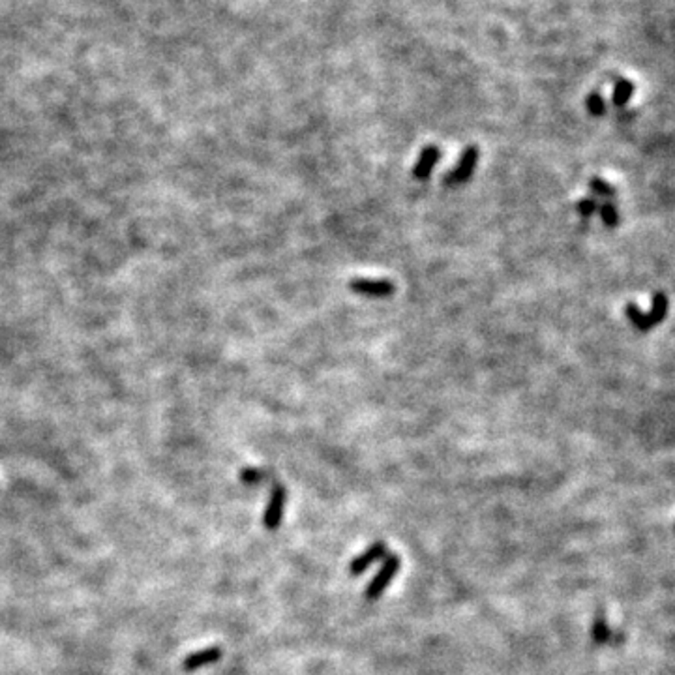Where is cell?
<instances>
[{
	"instance_id": "6da1fadb",
	"label": "cell",
	"mask_w": 675,
	"mask_h": 675,
	"mask_svg": "<svg viewBox=\"0 0 675 675\" xmlns=\"http://www.w3.org/2000/svg\"><path fill=\"white\" fill-rule=\"evenodd\" d=\"M666 312H668V299H666L664 293H656L653 296V308H651L649 314H643L636 304H627L625 306V314L629 317V321L642 332L651 330L655 325H658L666 317Z\"/></svg>"
},
{
	"instance_id": "7a4b0ae2",
	"label": "cell",
	"mask_w": 675,
	"mask_h": 675,
	"mask_svg": "<svg viewBox=\"0 0 675 675\" xmlns=\"http://www.w3.org/2000/svg\"><path fill=\"white\" fill-rule=\"evenodd\" d=\"M400 567H401V561L398 555L396 554L387 555V559L383 561L381 568H379V570L375 572L374 578L370 580L368 587H366V591H364V596H366L368 601H377V598L387 591L388 585L392 583V580H394L396 574H398Z\"/></svg>"
},
{
	"instance_id": "3957f363",
	"label": "cell",
	"mask_w": 675,
	"mask_h": 675,
	"mask_svg": "<svg viewBox=\"0 0 675 675\" xmlns=\"http://www.w3.org/2000/svg\"><path fill=\"white\" fill-rule=\"evenodd\" d=\"M288 505V490L283 488L281 484H276L274 488L270 490V497H268L267 508L263 514V523L265 529L268 531H276L281 525L283 520V510Z\"/></svg>"
},
{
	"instance_id": "277c9868",
	"label": "cell",
	"mask_w": 675,
	"mask_h": 675,
	"mask_svg": "<svg viewBox=\"0 0 675 675\" xmlns=\"http://www.w3.org/2000/svg\"><path fill=\"white\" fill-rule=\"evenodd\" d=\"M478 156H481V152H478V148L473 147V145L465 148V150L461 152L458 165H456L450 173L445 174V184H447V186H458V184H463L465 181H469L471 174L475 173L476 163H478Z\"/></svg>"
},
{
	"instance_id": "5b68a950",
	"label": "cell",
	"mask_w": 675,
	"mask_h": 675,
	"mask_svg": "<svg viewBox=\"0 0 675 675\" xmlns=\"http://www.w3.org/2000/svg\"><path fill=\"white\" fill-rule=\"evenodd\" d=\"M351 291L356 294H364V296H390L394 293L396 288L392 281L388 280H374V278H356L351 281Z\"/></svg>"
},
{
	"instance_id": "8992f818",
	"label": "cell",
	"mask_w": 675,
	"mask_h": 675,
	"mask_svg": "<svg viewBox=\"0 0 675 675\" xmlns=\"http://www.w3.org/2000/svg\"><path fill=\"white\" fill-rule=\"evenodd\" d=\"M385 555H388L387 554V544H385V542H381V541L374 542V544H372L368 550H364L361 555H356V557H354L353 561H351V567H349V570H351V574L353 576L364 574V572H366V570H368L372 565H375L377 561H381Z\"/></svg>"
},
{
	"instance_id": "52a82bcc",
	"label": "cell",
	"mask_w": 675,
	"mask_h": 675,
	"mask_svg": "<svg viewBox=\"0 0 675 675\" xmlns=\"http://www.w3.org/2000/svg\"><path fill=\"white\" fill-rule=\"evenodd\" d=\"M221 651L220 647L216 645H210V647L201 649V651H195L192 655H188L182 662V669L184 672H195V669L203 668V666H208V664H214L221 658Z\"/></svg>"
},
{
	"instance_id": "ba28073f",
	"label": "cell",
	"mask_w": 675,
	"mask_h": 675,
	"mask_svg": "<svg viewBox=\"0 0 675 675\" xmlns=\"http://www.w3.org/2000/svg\"><path fill=\"white\" fill-rule=\"evenodd\" d=\"M439 158H441V148L435 147V145H428V147L422 150L421 156H419V160H416V163H414L413 168L414 179L426 181L430 174H432V171H434L435 163L439 161Z\"/></svg>"
},
{
	"instance_id": "9c48e42d",
	"label": "cell",
	"mask_w": 675,
	"mask_h": 675,
	"mask_svg": "<svg viewBox=\"0 0 675 675\" xmlns=\"http://www.w3.org/2000/svg\"><path fill=\"white\" fill-rule=\"evenodd\" d=\"M632 94H634V83H632V81L629 79L617 81L614 87V94H612V101H614L615 105L623 108V105L629 103V100L632 98Z\"/></svg>"
},
{
	"instance_id": "30bf717a",
	"label": "cell",
	"mask_w": 675,
	"mask_h": 675,
	"mask_svg": "<svg viewBox=\"0 0 675 675\" xmlns=\"http://www.w3.org/2000/svg\"><path fill=\"white\" fill-rule=\"evenodd\" d=\"M608 638H609V629L608 625H606V621H604V617H596L595 627H593V640H595L596 643H604L608 642Z\"/></svg>"
},
{
	"instance_id": "8fae6325",
	"label": "cell",
	"mask_w": 675,
	"mask_h": 675,
	"mask_svg": "<svg viewBox=\"0 0 675 675\" xmlns=\"http://www.w3.org/2000/svg\"><path fill=\"white\" fill-rule=\"evenodd\" d=\"M587 108H589V113L595 114V117H601V114H604V111H606V105H604V100H602L601 94L593 92L591 96H589Z\"/></svg>"
},
{
	"instance_id": "7c38bea8",
	"label": "cell",
	"mask_w": 675,
	"mask_h": 675,
	"mask_svg": "<svg viewBox=\"0 0 675 675\" xmlns=\"http://www.w3.org/2000/svg\"><path fill=\"white\" fill-rule=\"evenodd\" d=\"M601 216H602V221H604L608 228H615V225H617V221H619L617 208H615L614 205H609V203H606L604 207H601Z\"/></svg>"
},
{
	"instance_id": "4fadbf2b",
	"label": "cell",
	"mask_w": 675,
	"mask_h": 675,
	"mask_svg": "<svg viewBox=\"0 0 675 675\" xmlns=\"http://www.w3.org/2000/svg\"><path fill=\"white\" fill-rule=\"evenodd\" d=\"M589 188H591L596 195H602V197H614V188L608 186V184H606L604 181H601V179H591Z\"/></svg>"
},
{
	"instance_id": "5bb4252c",
	"label": "cell",
	"mask_w": 675,
	"mask_h": 675,
	"mask_svg": "<svg viewBox=\"0 0 675 675\" xmlns=\"http://www.w3.org/2000/svg\"><path fill=\"white\" fill-rule=\"evenodd\" d=\"M263 471H259V469H244L241 473V478L246 484H255V482H261L263 481Z\"/></svg>"
},
{
	"instance_id": "9a60e30c",
	"label": "cell",
	"mask_w": 675,
	"mask_h": 675,
	"mask_svg": "<svg viewBox=\"0 0 675 675\" xmlns=\"http://www.w3.org/2000/svg\"><path fill=\"white\" fill-rule=\"evenodd\" d=\"M578 210L582 216H591L596 210V203L593 199H582L578 203Z\"/></svg>"
}]
</instances>
